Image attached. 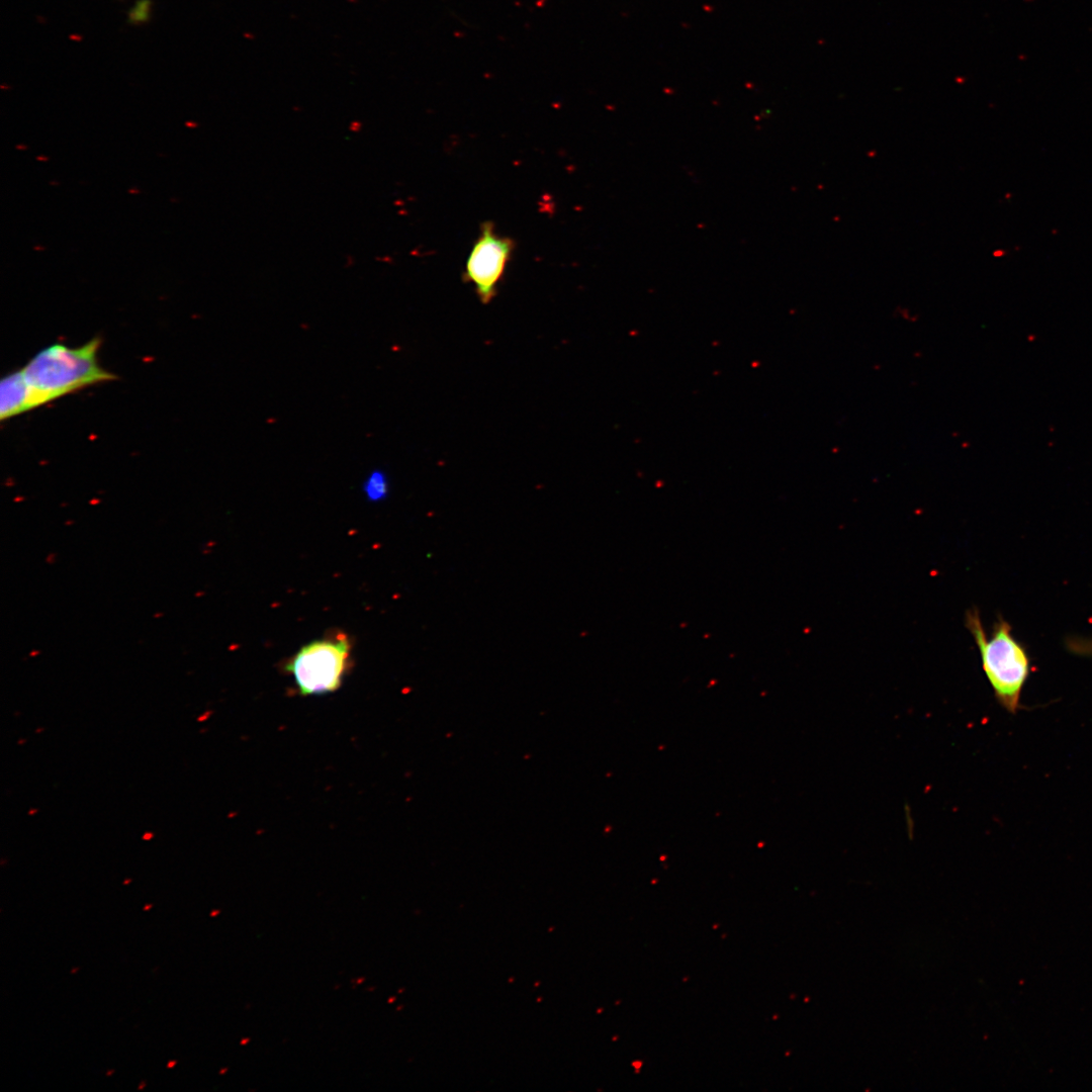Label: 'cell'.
Here are the masks:
<instances>
[{"mask_svg": "<svg viewBox=\"0 0 1092 1092\" xmlns=\"http://www.w3.org/2000/svg\"><path fill=\"white\" fill-rule=\"evenodd\" d=\"M965 626L979 649L983 671L997 702L1015 714L1030 670L1025 647L1014 638L1011 625L1002 617H998L988 638L977 608L966 613Z\"/></svg>", "mask_w": 1092, "mask_h": 1092, "instance_id": "2", "label": "cell"}, {"mask_svg": "<svg viewBox=\"0 0 1092 1092\" xmlns=\"http://www.w3.org/2000/svg\"><path fill=\"white\" fill-rule=\"evenodd\" d=\"M363 492L370 502H380L386 498L389 492V482L386 473L381 469L372 470L363 482Z\"/></svg>", "mask_w": 1092, "mask_h": 1092, "instance_id": "6", "label": "cell"}, {"mask_svg": "<svg viewBox=\"0 0 1092 1092\" xmlns=\"http://www.w3.org/2000/svg\"><path fill=\"white\" fill-rule=\"evenodd\" d=\"M350 657L348 636L337 632L301 647L284 668L301 696L324 695L341 687L351 665Z\"/></svg>", "mask_w": 1092, "mask_h": 1092, "instance_id": "3", "label": "cell"}, {"mask_svg": "<svg viewBox=\"0 0 1092 1092\" xmlns=\"http://www.w3.org/2000/svg\"><path fill=\"white\" fill-rule=\"evenodd\" d=\"M151 837H152V834H145L143 838H144V839H149V838H151Z\"/></svg>", "mask_w": 1092, "mask_h": 1092, "instance_id": "9", "label": "cell"}, {"mask_svg": "<svg viewBox=\"0 0 1092 1092\" xmlns=\"http://www.w3.org/2000/svg\"><path fill=\"white\" fill-rule=\"evenodd\" d=\"M515 244L499 236L491 222H484L466 260L464 278L473 284L478 298L488 303L495 295Z\"/></svg>", "mask_w": 1092, "mask_h": 1092, "instance_id": "4", "label": "cell"}, {"mask_svg": "<svg viewBox=\"0 0 1092 1092\" xmlns=\"http://www.w3.org/2000/svg\"><path fill=\"white\" fill-rule=\"evenodd\" d=\"M1066 647L1072 653L1092 656V638L1070 637L1066 640Z\"/></svg>", "mask_w": 1092, "mask_h": 1092, "instance_id": "8", "label": "cell"}, {"mask_svg": "<svg viewBox=\"0 0 1092 1092\" xmlns=\"http://www.w3.org/2000/svg\"><path fill=\"white\" fill-rule=\"evenodd\" d=\"M31 408L30 391L21 369L2 378L0 384V420L4 421Z\"/></svg>", "mask_w": 1092, "mask_h": 1092, "instance_id": "5", "label": "cell"}, {"mask_svg": "<svg viewBox=\"0 0 1092 1092\" xmlns=\"http://www.w3.org/2000/svg\"><path fill=\"white\" fill-rule=\"evenodd\" d=\"M152 0H136L127 12V22L131 25L147 23L152 14Z\"/></svg>", "mask_w": 1092, "mask_h": 1092, "instance_id": "7", "label": "cell"}, {"mask_svg": "<svg viewBox=\"0 0 1092 1092\" xmlns=\"http://www.w3.org/2000/svg\"><path fill=\"white\" fill-rule=\"evenodd\" d=\"M100 339L71 348L54 344L39 351L22 369L29 388L32 408L75 390L115 376L101 368L97 361Z\"/></svg>", "mask_w": 1092, "mask_h": 1092, "instance_id": "1", "label": "cell"}]
</instances>
